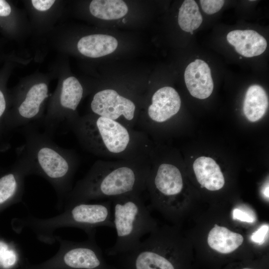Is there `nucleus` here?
Segmentation results:
<instances>
[{"label": "nucleus", "instance_id": "f257e3e1", "mask_svg": "<svg viewBox=\"0 0 269 269\" xmlns=\"http://www.w3.org/2000/svg\"><path fill=\"white\" fill-rule=\"evenodd\" d=\"M25 142L18 150V159L28 167L30 174H37L48 181L55 189L58 208L72 190V181L77 166L73 152L59 146L45 133L34 126L23 129Z\"/></svg>", "mask_w": 269, "mask_h": 269}, {"label": "nucleus", "instance_id": "f03ea898", "mask_svg": "<svg viewBox=\"0 0 269 269\" xmlns=\"http://www.w3.org/2000/svg\"><path fill=\"white\" fill-rule=\"evenodd\" d=\"M148 177L144 168L97 163L68 194L62 209L78 203L139 193L146 187Z\"/></svg>", "mask_w": 269, "mask_h": 269}, {"label": "nucleus", "instance_id": "7ed1b4c3", "mask_svg": "<svg viewBox=\"0 0 269 269\" xmlns=\"http://www.w3.org/2000/svg\"><path fill=\"white\" fill-rule=\"evenodd\" d=\"M18 224L20 230L30 229L40 241L47 244L56 241L54 232L60 228H80L89 236L95 235L97 227L114 228L112 201L78 203L65 208L55 216L39 218L28 216L19 219Z\"/></svg>", "mask_w": 269, "mask_h": 269}, {"label": "nucleus", "instance_id": "20e7f679", "mask_svg": "<svg viewBox=\"0 0 269 269\" xmlns=\"http://www.w3.org/2000/svg\"><path fill=\"white\" fill-rule=\"evenodd\" d=\"M111 199L117 239L109 252H129L138 246L143 235L154 231V220L139 193H131Z\"/></svg>", "mask_w": 269, "mask_h": 269}, {"label": "nucleus", "instance_id": "39448f33", "mask_svg": "<svg viewBox=\"0 0 269 269\" xmlns=\"http://www.w3.org/2000/svg\"><path fill=\"white\" fill-rule=\"evenodd\" d=\"M71 126L84 146L94 153L124 152L130 144L128 129L117 121L98 116L76 119Z\"/></svg>", "mask_w": 269, "mask_h": 269}, {"label": "nucleus", "instance_id": "423d86ee", "mask_svg": "<svg viewBox=\"0 0 269 269\" xmlns=\"http://www.w3.org/2000/svg\"><path fill=\"white\" fill-rule=\"evenodd\" d=\"M88 236L83 242H73L55 236L60 248L57 254L43 264L31 269H98L102 265L100 250L95 238Z\"/></svg>", "mask_w": 269, "mask_h": 269}, {"label": "nucleus", "instance_id": "0eeeda50", "mask_svg": "<svg viewBox=\"0 0 269 269\" xmlns=\"http://www.w3.org/2000/svg\"><path fill=\"white\" fill-rule=\"evenodd\" d=\"M47 97L48 87L45 83L32 85L21 98L15 111L6 119V126L9 128L23 126L38 119L42 104Z\"/></svg>", "mask_w": 269, "mask_h": 269}, {"label": "nucleus", "instance_id": "6e6552de", "mask_svg": "<svg viewBox=\"0 0 269 269\" xmlns=\"http://www.w3.org/2000/svg\"><path fill=\"white\" fill-rule=\"evenodd\" d=\"M91 108L98 116L117 121L123 116L127 120L131 121L134 118L135 106L133 101L115 90L106 89L94 95Z\"/></svg>", "mask_w": 269, "mask_h": 269}, {"label": "nucleus", "instance_id": "1a4fd4ad", "mask_svg": "<svg viewBox=\"0 0 269 269\" xmlns=\"http://www.w3.org/2000/svg\"><path fill=\"white\" fill-rule=\"evenodd\" d=\"M151 197L157 194L165 197H172L179 194L183 187V178L179 169L175 166L160 164L153 176L148 177Z\"/></svg>", "mask_w": 269, "mask_h": 269}, {"label": "nucleus", "instance_id": "9d476101", "mask_svg": "<svg viewBox=\"0 0 269 269\" xmlns=\"http://www.w3.org/2000/svg\"><path fill=\"white\" fill-rule=\"evenodd\" d=\"M184 80L190 94L195 98L204 99L213 92L214 83L210 68L202 60L197 59L187 66Z\"/></svg>", "mask_w": 269, "mask_h": 269}, {"label": "nucleus", "instance_id": "9b49d317", "mask_svg": "<svg viewBox=\"0 0 269 269\" xmlns=\"http://www.w3.org/2000/svg\"><path fill=\"white\" fill-rule=\"evenodd\" d=\"M151 104L148 108V115L152 121L164 122L179 111L181 100L177 91L171 87H164L153 95Z\"/></svg>", "mask_w": 269, "mask_h": 269}, {"label": "nucleus", "instance_id": "f8f14e48", "mask_svg": "<svg viewBox=\"0 0 269 269\" xmlns=\"http://www.w3.org/2000/svg\"><path fill=\"white\" fill-rule=\"evenodd\" d=\"M129 252L133 256L134 269H175L171 262L158 251L152 234Z\"/></svg>", "mask_w": 269, "mask_h": 269}, {"label": "nucleus", "instance_id": "ddd939ff", "mask_svg": "<svg viewBox=\"0 0 269 269\" xmlns=\"http://www.w3.org/2000/svg\"><path fill=\"white\" fill-rule=\"evenodd\" d=\"M28 175V167L18 159L11 171L0 177V206L22 200L24 178Z\"/></svg>", "mask_w": 269, "mask_h": 269}, {"label": "nucleus", "instance_id": "4468645a", "mask_svg": "<svg viewBox=\"0 0 269 269\" xmlns=\"http://www.w3.org/2000/svg\"><path fill=\"white\" fill-rule=\"evenodd\" d=\"M227 39L237 52L246 57L262 54L266 49V39L253 30H234L227 34Z\"/></svg>", "mask_w": 269, "mask_h": 269}, {"label": "nucleus", "instance_id": "2eb2a0df", "mask_svg": "<svg viewBox=\"0 0 269 269\" xmlns=\"http://www.w3.org/2000/svg\"><path fill=\"white\" fill-rule=\"evenodd\" d=\"M198 182L201 187L210 191L221 189L225 179L219 165L212 158L201 156L197 158L193 165Z\"/></svg>", "mask_w": 269, "mask_h": 269}, {"label": "nucleus", "instance_id": "dca6fc26", "mask_svg": "<svg viewBox=\"0 0 269 269\" xmlns=\"http://www.w3.org/2000/svg\"><path fill=\"white\" fill-rule=\"evenodd\" d=\"M118 45L117 40L112 36L95 34L81 38L78 42L77 48L83 55L98 58L113 53Z\"/></svg>", "mask_w": 269, "mask_h": 269}, {"label": "nucleus", "instance_id": "f3484780", "mask_svg": "<svg viewBox=\"0 0 269 269\" xmlns=\"http://www.w3.org/2000/svg\"><path fill=\"white\" fill-rule=\"evenodd\" d=\"M268 98L264 89L259 85H253L248 89L243 103V112L252 122L261 119L267 112Z\"/></svg>", "mask_w": 269, "mask_h": 269}, {"label": "nucleus", "instance_id": "a211bd4d", "mask_svg": "<svg viewBox=\"0 0 269 269\" xmlns=\"http://www.w3.org/2000/svg\"><path fill=\"white\" fill-rule=\"evenodd\" d=\"M243 240L241 234L216 224L210 231L207 238L210 248L222 254L234 251L242 245Z\"/></svg>", "mask_w": 269, "mask_h": 269}, {"label": "nucleus", "instance_id": "6ab92c4d", "mask_svg": "<svg viewBox=\"0 0 269 269\" xmlns=\"http://www.w3.org/2000/svg\"><path fill=\"white\" fill-rule=\"evenodd\" d=\"M89 9L93 16L104 20L122 18L128 11L126 3L121 0H93Z\"/></svg>", "mask_w": 269, "mask_h": 269}, {"label": "nucleus", "instance_id": "aec40b11", "mask_svg": "<svg viewBox=\"0 0 269 269\" xmlns=\"http://www.w3.org/2000/svg\"><path fill=\"white\" fill-rule=\"evenodd\" d=\"M203 18L196 2L194 0H184L179 9L178 22L180 27L187 32L193 31L201 24Z\"/></svg>", "mask_w": 269, "mask_h": 269}, {"label": "nucleus", "instance_id": "412c9836", "mask_svg": "<svg viewBox=\"0 0 269 269\" xmlns=\"http://www.w3.org/2000/svg\"><path fill=\"white\" fill-rule=\"evenodd\" d=\"M17 260L14 250L5 242L0 241V267L8 269L14 265Z\"/></svg>", "mask_w": 269, "mask_h": 269}, {"label": "nucleus", "instance_id": "4be33fe9", "mask_svg": "<svg viewBox=\"0 0 269 269\" xmlns=\"http://www.w3.org/2000/svg\"><path fill=\"white\" fill-rule=\"evenodd\" d=\"M225 1L223 0H200L203 10L208 14H212L219 11Z\"/></svg>", "mask_w": 269, "mask_h": 269}, {"label": "nucleus", "instance_id": "5701e85b", "mask_svg": "<svg viewBox=\"0 0 269 269\" xmlns=\"http://www.w3.org/2000/svg\"><path fill=\"white\" fill-rule=\"evenodd\" d=\"M233 218L234 220H238L249 223H254L256 221L254 214H252L250 211L240 208H235L233 210Z\"/></svg>", "mask_w": 269, "mask_h": 269}, {"label": "nucleus", "instance_id": "b1692460", "mask_svg": "<svg viewBox=\"0 0 269 269\" xmlns=\"http://www.w3.org/2000/svg\"><path fill=\"white\" fill-rule=\"evenodd\" d=\"M269 227L268 225H264L260 227L256 232H254L251 237V240L258 244H262L265 239L267 234L269 232Z\"/></svg>", "mask_w": 269, "mask_h": 269}, {"label": "nucleus", "instance_id": "393cba45", "mask_svg": "<svg viewBox=\"0 0 269 269\" xmlns=\"http://www.w3.org/2000/svg\"><path fill=\"white\" fill-rule=\"evenodd\" d=\"M53 0H32V4L33 7L39 11H45L49 9L54 4Z\"/></svg>", "mask_w": 269, "mask_h": 269}, {"label": "nucleus", "instance_id": "a878e982", "mask_svg": "<svg viewBox=\"0 0 269 269\" xmlns=\"http://www.w3.org/2000/svg\"><path fill=\"white\" fill-rule=\"evenodd\" d=\"M11 7L9 4L3 0H0V16H6L9 15Z\"/></svg>", "mask_w": 269, "mask_h": 269}, {"label": "nucleus", "instance_id": "bb28decb", "mask_svg": "<svg viewBox=\"0 0 269 269\" xmlns=\"http://www.w3.org/2000/svg\"><path fill=\"white\" fill-rule=\"evenodd\" d=\"M6 109V101L4 95L0 90V124Z\"/></svg>", "mask_w": 269, "mask_h": 269}, {"label": "nucleus", "instance_id": "cd10ccee", "mask_svg": "<svg viewBox=\"0 0 269 269\" xmlns=\"http://www.w3.org/2000/svg\"><path fill=\"white\" fill-rule=\"evenodd\" d=\"M269 183L268 182V183L266 184V185L265 186V187L263 188V195H264V196L269 199Z\"/></svg>", "mask_w": 269, "mask_h": 269}, {"label": "nucleus", "instance_id": "c85d7f7f", "mask_svg": "<svg viewBox=\"0 0 269 269\" xmlns=\"http://www.w3.org/2000/svg\"><path fill=\"white\" fill-rule=\"evenodd\" d=\"M249 269V268H245V269Z\"/></svg>", "mask_w": 269, "mask_h": 269}]
</instances>
